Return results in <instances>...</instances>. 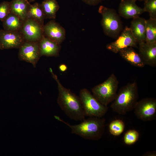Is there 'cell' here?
Segmentation results:
<instances>
[{
	"instance_id": "1",
	"label": "cell",
	"mask_w": 156,
	"mask_h": 156,
	"mask_svg": "<svg viewBox=\"0 0 156 156\" xmlns=\"http://www.w3.org/2000/svg\"><path fill=\"white\" fill-rule=\"evenodd\" d=\"M49 71L57 84L58 95L57 103L60 108L71 119L82 121L85 119L86 116L79 97L70 89L64 87L51 68Z\"/></svg>"
},
{
	"instance_id": "2",
	"label": "cell",
	"mask_w": 156,
	"mask_h": 156,
	"mask_svg": "<svg viewBox=\"0 0 156 156\" xmlns=\"http://www.w3.org/2000/svg\"><path fill=\"white\" fill-rule=\"evenodd\" d=\"M54 117L68 127L72 134L85 139L99 140L102 138L104 132L105 120L102 117H89L85 118L80 123L73 125L65 121L58 116L55 115Z\"/></svg>"
},
{
	"instance_id": "3",
	"label": "cell",
	"mask_w": 156,
	"mask_h": 156,
	"mask_svg": "<svg viewBox=\"0 0 156 156\" xmlns=\"http://www.w3.org/2000/svg\"><path fill=\"white\" fill-rule=\"evenodd\" d=\"M138 96L137 82L129 83L120 89L110 107L117 113L125 115L134 109Z\"/></svg>"
},
{
	"instance_id": "4",
	"label": "cell",
	"mask_w": 156,
	"mask_h": 156,
	"mask_svg": "<svg viewBox=\"0 0 156 156\" xmlns=\"http://www.w3.org/2000/svg\"><path fill=\"white\" fill-rule=\"evenodd\" d=\"M98 12L102 16L101 25L104 34L116 39L122 31V24L120 16L114 9L100 6Z\"/></svg>"
},
{
	"instance_id": "5",
	"label": "cell",
	"mask_w": 156,
	"mask_h": 156,
	"mask_svg": "<svg viewBox=\"0 0 156 156\" xmlns=\"http://www.w3.org/2000/svg\"><path fill=\"white\" fill-rule=\"evenodd\" d=\"M118 84V80L113 73L104 82L92 88V94L101 104L107 106L116 96Z\"/></svg>"
},
{
	"instance_id": "6",
	"label": "cell",
	"mask_w": 156,
	"mask_h": 156,
	"mask_svg": "<svg viewBox=\"0 0 156 156\" xmlns=\"http://www.w3.org/2000/svg\"><path fill=\"white\" fill-rule=\"evenodd\" d=\"M79 97L86 116L102 118L107 112L108 107L100 102L87 89L81 90Z\"/></svg>"
},
{
	"instance_id": "7",
	"label": "cell",
	"mask_w": 156,
	"mask_h": 156,
	"mask_svg": "<svg viewBox=\"0 0 156 156\" xmlns=\"http://www.w3.org/2000/svg\"><path fill=\"white\" fill-rule=\"evenodd\" d=\"M133 109L138 119L144 121L153 120L156 116V100L150 97L143 99L137 101Z\"/></svg>"
},
{
	"instance_id": "8",
	"label": "cell",
	"mask_w": 156,
	"mask_h": 156,
	"mask_svg": "<svg viewBox=\"0 0 156 156\" xmlns=\"http://www.w3.org/2000/svg\"><path fill=\"white\" fill-rule=\"evenodd\" d=\"M138 44L129 27L126 26L116 40L108 44L106 48L112 52L117 53L126 47L138 48Z\"/></svg>"
},
{
	"instance_id": "9",
	"label": "cell",
	"mask_w": 156,
	"mask_h": 156,
	"mask_svg": "<svg viewBox=\"0 0 156 156\" xmlns=\"http://www.w3.org/2000/svg\"><path fill=\"white\" fill-rule=\"evenodd\" d=\"M19 48V59L31 64L34 67L36 66L41 57L39 42L25 41Z\"/></svg>"
},
{
	"instance_id": "10",
	"label": "cell",
	"mask_w": 156,
	"mask_h": 156,
	"mask_svg": "<svg viewBox=\"0 0 156 156\" xmlns=\"http://www.w3.org/2000/svg\"><path fill=\"white\" fill-rule=\"evenodd\" d=\"M43 27L36 21L27 18L19 31L25 41L39 42L43 35Z\"/></svg>"
},
{
	"instance_id": "11",
	"label": "cell",
	"mask_w": 156,
	"mask_h": 156,
	"mask_svg": "<svg viewBox=\"0 0 156 156\" xmlns=\"http://www.w3.org/2000/svg\"><path fill=\"white\" fill-rule=\"evenodd\" d=\"M25 41L20 31L0 29V49L19 48Z\"/></svg>"
},
{
	"instance_id": "12",
	"label": "cell",
	"mask_w": 156,
	"mask_h": 156,
	"mask_svg": "<svg viewBox=\"0 0 156 156\" xmlns=\"http://www.w3.org/2000/svg\"><path fill=\"white\" fill-rule=\"evenodd\" d=\"M136 0H121L119 4V15L126 19L134 18L139 17L144 12L143 8L136 3Z\"/></svg>"
},
{
	"instance_id": "13",
	"label": "cell",
	"mask_w": 156,
	"mask_h": 156,
	"mask_svg": "<svg viewBox=\"0 0 156 156\" xmlns=\"http://www.w3.org/2000/svg\"><path fill=\"white\" fill-rule=\"evenodd\" d=\"M44 35L60 44L65 38V29L54 20H51L43 27Z\"/></svg>"
},
{
	"instance_id": "14",
	"label": "cell",
	"mask_w": 156,
	"mask_h": 156,
	"mask_svg": "<svg viewBox=\"0 0 156 156\" xmlns=\"http://www.w3.org/2000/svg\"><path fill=\"white\" fill-rule=\"evenodd\" d=\"M139 44V54L145 65L156 66V42H141Z\"/></svg>"
},
{
	"instance_id": "15",
	"label": "cell",
	"mask_w": 156,
	"mask_h": 156,
	"mask_svg": "<svg viewBox=\"0 0 156 156\" xmlns=\"http://www.w3.org/2000/svg\"><path fill=\"white\" fill-rule=\"evenodd\" d=\"M60 44L43 35L39 41L40 56H58L61 48Z\"/></svg>"
},
{
	"instance_id": "16",
	"label": "cell",
	"mask_w": 156,
	"mask_h": 156,
	"mask_svg": "<svg viewBox=\"0 0 156 156\" xmlns=\"http://www.w3.org/2000/svg\"><path fill=\"white\" fill-rule=\"evenodd\" d=\"M146 20L140 16L133 18L129 28L138 44L145 42Z\"/></svg>"
},
{
	"instance_id": "17",
	"label": "cell",
	"mask_w": 156,
	"mask_h": 156,
	"mask_svg": "<svg viewBox=\"0 0 156 156\" xmlns=\"http://www.w3.org/2000/svg\"><path fill=\"white\" fill-rule=\"evenodd\" d=\"M118 53L122 58L133 66L142 68L145 65L139 54L132 47L122 49Z\"/></svg>"
},
{
	"instance_id": "18",
	"label": "cell",
	"mask_w": 156,
	"mask_h": 156,
	"mask_svg": "<svg viewBox=\"0 0 156 156\" xmlns=\"http://www.w3.org/2000/svg\"><path fill=\"white\" fill-rule=\"evenodd\" d=\"M10 3V13L18 16L23 21L25 20L30 3L26 0H12Z\"/></svg>"
},
{
	"instance_id": "19",
	"label": "cell",
	"mask_w": 156,
	"mask_h": 156,
	"mask_svg": "<svg viewBox=\"0 0 156 156\" xmlns=\"http://www.w3.org/2000/svg\"><path fill=\"white\" fill-rule=\"evenodd\" d=\"M27 18L35 21L44 26L45 18L41 4L36 2L33 4H30L27 10Z\"/></svg>"
},
{
	"instance_id": "20",
	"label": "cell",
	"mask_w": 156,
	"mask_h": 156,
	"mask_svg": "<svg viewBox=\"0 0 156 156\" xmlns=\"http://www.w3.org/2000/svg\"><path fill=\"white\" fill-rule=\"evenodd\" d=\"M45 19H54L60 6L56 0H44L41 3Z\"/></svg>"
},
{
	"instance_id": "21",
	"label": "cell",
	"mask_w": 156,
	"mask_h": 156,
	"mask_svg": "<svg viewBox=\"0 0 156 156\" xmlns=\"http://www.w3.org/2000/svg\"><path fill=\"white\" fill-rule=\"evenodd\" d=\"M23 22L18 16L10 13L3 22L4 30L19 31Z\"/></svg>"
},
{
	"instance_id": "22",
	"label": "cell",
	"mask_w": 156,
	"mask_h": 156,
	"mask_svg": "<svg viewBox=\"0 0 156 156\" xmlns=\"http://www.w3.org/2000/svg\"><path fill=\"white\" fill-rule=\"evenodd\" d=\"M145 42H156V19L146 20Z\"/></svg>"
},
{
	"instance_id": "23",
	"label": "cell",
	"mask_w": 156,
	"mask_h": 156,
	"mask_svg": "<svg viewBox=\"0 0 156 156\" xmlns=\"http://www.w3.org/2000/svg\"><path fill=\"white\" fill-rule=\"evenodd\" d=\"M125 126V123L123 121L116 119L112 121L109 123L108 126L109 130L111 135L118 136L123 132Z\"/></svg>"
},
{
	"instance_id": "24",
	"label": "cell",
	"mask_w": 156,
	"mask_h": 156,
	"mask_svg": "<svg viewBox=\"0 0 156 156\" xmlns=\"http://www.w3.org/2000/svg\"><path fill=\"white\" fill-rule=\"evenodd\" d=\"M139 133L135 129L128 130L125 133L123 138L124 142L126 144L130 145L134 144L138 140Z\"/></svg>"
},
{
	"instance_id": "25",
	"label": "cell",
	"mask_w": 156,
	"mask_h": 156,
	"mask_svg": "<svg viewBox=\"0 0 156 156\" xmlns=\"http://www.w3.org/2000/svg\"><path fill=\"white\" fill-rule=\"evenodd\" d=\"M143 8L148 13L150 18L156 19V0H145Z\"/></svg>"
},
{
	"instance_id": "26",
	"label": "cell",
	"mask_w": 156,
	"mask_h": 156,
	"mask_svg": "<svg viewBox=\"0 0 156 156\" xmlns=\"http://www.w3.org/2000/svg\"><path fill=\"white\" fill-rule=\"evenodd\" d=\"M10 13V3L4 1L0 3V20L3 22Z\"/></svg>"
},
{
	"instance_id": "27",
	"label": "cell",
	"mask_w": 156,
	"mask_h": 156,
	"mask_svg": "<svg viewBox=\"0 0 156 156\" xmlns=\"http://www.w3.org/2000/svg\"><path fill=\"white\" fill-rule=\"evenodd\" d=\"M103 0H82L86 3L91 5H96Z\"/></svg>"
},
{
	"instance_id": "28",
	"label": "cell",
	"mask_w": 156,
	"mask_h": 156,
	"mask_svg": "<svg viewBox=\"0 0 156 156\" xmlns=\"http://www.w3.org/2000/svg\"><path fill=\"white\" fill-rule=\"evenodd\" d=\"M143 156H155L156 152L155 151H149L144 153Z\"/></svg>"
},
{
	"instance_id": "29",
	"label": "cell",
	"mask_w": 156,
	"mask_h": 156,
	"mask_svg": "<svg viewBox=\"0 0 156 156\" xmlns=\"http://www.w3.org/2000/svg\"><path fill=\"white\" fill-rule=\"evenodd\" d=\"M59 68L60 70L62 72L66 71L67 69V66L64 64H60L59 66Z\"/></svg>"
},
{
	"instance_id": "30",
	"label": "cell",
	"mask_w": 156,
	"mask_h": 156,
	"mask_svg": "<svg viewBox=\"0 0 156 156\" xmlns=\"http://www.w3.org/2000/svg\"><path fill=\"white\" fill-rule=\"evenodd\" d=\"M28 1L30 3L31 2L34 1L35 0H26Z\"/></svg>"
},
{
	"instance_id": "31",
	"label": "cell",
	"mask_w": 156,
	"mask_h": 156,
	"mask_svg": "<svg viewBox=\"0 0 156 156\" xmlns=\"http://www.w3.org/2000/svg\"><path fill=\"white\" fill-rule=\"evenodd\" d=\"M136 1H137V0H138V1H144L145 0H136Z\"/></svg>"
}]
</instances>
